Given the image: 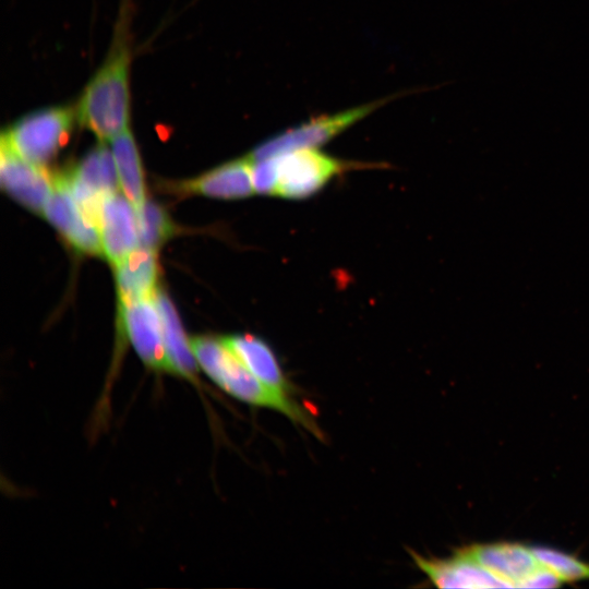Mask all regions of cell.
<instances>
[{
	"mask_svg": "<svg viewBox=\"0 0 589 589\" xmlns=\"http://www.w3.org/2000/svg\"><path fill=\"white\" fill-rule=\"evenodd\" d=\"M464 549L509 588H528L533 576L543 568L532 549L519 543L496 542Z\"/></svg>",
	"mask_w": 589,
	"mask_h": 589,
	"instance_id": "9",
	"label": "cell"
},
{
	"mask_svg": "<svg viewBox=\"0 0 589 589\" xmlns=\"http://www.w3.org/2000/svg\"><path fill=\"white\" fill-rule=\"evenodd\" d=\"M99 229L103 254L115 266L137 248L136 208L124 194L117 191L106 195L101 204Z\"/></svg>",
	"mask_w": 589,
	"mask_h": 589,
	"instance_id": "10",
	"label": "cell"
},
{
	"mask_svg": "<svg viewBox=\"0 0 589 589\" xmlns=\"http://www.w3.org/2000/svg\"><path fill=\"white\" fill-rule=\"evenodd\" d=\"M74 111L65 107L41 109L10 127L1 137L24 159L45 166L68 142Z\"/></svg>",
	"mask_w": 589,
	"mask_h": 589,
	"instance_id": "3",
	"label": "cell"
},
{
	"mask_svg": "<svg viewBox=\"0 0 589 589\" xmlns=\"http://www.w3.org/2000/svg\"><path fill=\"white\" fill-rule=\"evenodd\" d=\"M253 160L245 158L226 163L199 178L185 181L180 189L205 196L235 200L255 193L252 179Z\"/></svg>",
	"mask_w": 589,
	"mask_h": 589,
	"instance_id": "12",
	"label": "cell"
},
{
	"mask_svg": "<svg viewBox=\"0 0 589 589\" xmlns=\"http://www.w3.org/2000/svg\"><path fill=\"white\" fill-rule=\"evenodd\" d=\"M67 171L73 180L104 196L117 192L120 185L112 152L104 144L95 147Z\"/></svg>",
	"mask_w": 589,
	"mask_h": 589,
	"instance_id": "16",
	"label": "cell"
},
{
	"mask_svg": "<svg viewBox=\"0 0 589 589\" xmlns=\"http://www.w3.org/2000/svg\"><path fill=\"white\" fill-rule=\"evenodd\" d=\"M43 214L75 250L92 255L103 254L99 226L79 207L64 171L53 175L52 192Z\"/></svg>",
	"mask_w": 589,
	"mask_h": 589,
	"instance_id": "7",
	"label": "cell"
},
{
	"mask_svg": "<svg viewBox=\"0 0 589 589\" xmlns=\"http://www.w3.org/2000/svg\"><path fill=\"white\" fill-rule=\"evenodd\" d=\"M221 340L262 383L283 394H290V383L266 341L251 334L226 336Z\"/></svg>",
	"mask_w": 589,
	"mask_h": 589,
	"instance_id": "13",
	"label": "cell"
},
{
	"mask_svg": "<svg viewBox=\"0 0 589 589\" xmlns=\"http://www.w3.org/2000/svg\"><path fill=\"white\" fill-rule=\"evenodd\" d=\"M416 565L438 588H509V586L477 563L465 549L449 558H426L411 552Z\"/></svg>",
	"mask_w": 589,
	"mask_h": 589,
	"instance_id": "11",
	"label": "cell"
},
{
	"mask_svg": "<svg viewBox=\"0 0 589 589\" xmlns=\"http://www.w3.org/2000/svg\"><path fill=\"white\" fill-rule=\"evenodd\" d=\"M531 549L540 564L555 574L562 581L589 579V564L576 556L546 546Z\"/></svg>",
	"mask_w": 589,
	"mask_h": 589,
	"instance_id": "19",
	"label": "cell"
},
{
	"mask_svg": "<svg viewBox=\"0 0 589 589\" xmlns=\"http://www.w3.org/2000/svg\"><path fill=\"white\" fill-rule=\"evenodd\" d=\"M0 181L2 189L20 204L40 214L53 188V175L15 153L1 141Z\"/></svg>",
	"mask_w": 589,
	"mask_h": 589,
	"instance_id": "8",
	"label": "cell"
},
{
	"mask_svg": "<svg viewBox=\"0 0 589 589\" xmlns=\"http://www.w3.org/2000/svg\"><path fill=\"white\" fill-rule=\"evenodd\" d=\"M271 158L277 180L274 196L289 200L312 196L349 168L348 163L316 149H300Z\"/></svg>",
	"mask_w": 589,
	"mask_h": 589,
	"instance_id": "4",
	"label": "cell"
},
{
	"mask_svg": "<svg viewBox=\"0 0 589 589\" xmlns=\"http://www.w3.org/2000/svg\"><path fill=\"white\" fill-rule=\"evenodd\" d=\"M110 142L117 166L119 184L123 194L136 208L145 201V189L141 159L135 141L128 129Z\"/></svg>",
	"mask_w": 589,
	"mask_h": 589,
	"instance_id": "17",
	"label": "cell"
},
{
	"mask_svg": "<svg viewBox=\"0 0 589 589\" xmlns=\"http://www.w3.org/2000/svg\"><path fill=\"white\" fill-rule=\"evenodd\" d=\"M381 103L365 104L333 115L313 118L256 146L249 157L253 160L275 157L300 149H316L371 113Z\"/></svg>",
	"mask_w": 589,
	"mask_h": 589,
	"instance_id": "5",
	"label": "cell"
},
{
	"mask_svg": "<svg viewBox=\"0 0 589 589\" xmlns=\"http://www.w3.org/2000/svg\"><path fill=\"white\" fill-rule=\"evenodd\" d=\"M140 245L159 249L175 233V226L167 212L152 201L136 207Z\"/></svg>",
	"mask_w": 589,
	"mask_h": 589,
	"instance_id": "18",
	"label": "cell"
},
{
	"mask_svg": "<svg viewBox=\"0 0 589 589\" xmlns=\"http://www.w3.org/2000/svg\"><path fill=\"white\" fill-rule=\"evenodd\" d=\"M130 19L125 5L117 22L104 63L86 85L76 115L101 141H111L129 129L131 95Z\"/></svg>",
	"mask_w": 589,
	"mask_h": 589,
	"instance_id": "1",
	"label": "cell"
},
{
	"mask_svg": "<svg viewBox=\"0 0 589 589\" xmlns=\"http://www.w3.org/2000/svg\"><path fill=\"white\" fill-rule=\"evenodd\" d=\"M122 334L151 370L171 373L166 353L163 324L154 298L120 303Z\"/></svg>",
	"mask_w": 589,
	"mask_h": 589,
	"instance_id": "6",
	"label": "cell"
},
{
	"mask_svg": "<svg viewBox=\"0 0 589 589\" xmlns=\"http://www.w3.org/2000/svg\"><path fill=\"white\" fill-rule=\"evenodd\" d=\"M153 298L161 318L165 349L171 374L194 381L197 361L190 340L184 335L177 311L163 291L156 290Z\"/></svg>",
	"mask_w": 589,
	"mask_h": 589,
	"instance_id": "15",
	"label": "cell"
},
{
	"mask_svg": "<svg viewBox=\"0 0 589 589\" xmlns=\"http://www.w3.org/2000/svg\"><path fill=\"white\" fill-rule=\"evenodd\" d=\"M115 267L120 303L151 298L156 292L158 266L155 250L136 248Z\"/></svg>",
	"mask_w": 589,
	"mask_h": 589,
	"instance_id": "14",
	"label": "cell"
},
{
	"mask_svg": "<svg viewBox=\"0 0 589 589\" xmlns=\"http://www.w3.org/2000/svg\"><path fill=\"white\" fill-rule=\"evenodd\" d=\"M193 354L203 372L225 393L251 406L278 411L318 435L315 422L290 395L277 392L252 374L221 338L200 336L190 339Z\"/></svg>",
	"mask_w": 589,
	"mask_h": 589,
	"instance_id": "2",
	"label": "cell"
}]
</instances>
